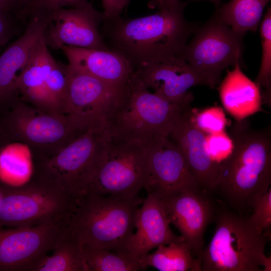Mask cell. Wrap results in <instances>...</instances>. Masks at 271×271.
Here are the masks:
<instances>
[{
    "label": "cell",
    "mask_w": 271,
    "mask_h": 271,
    "mask_svg": "<svg viewBox=\"0 0 271 271\" xmlns=\"http://www.w3.org/2000/svg\"><path fill=\"white\" fill-rule=\"evenodd\" d=\"M170 224L163 201L154 194L148 193L138 210L136 232L126 244V254L139 259L160 245L183 241L172 230Z\"/></svg>",
    "instance_id": "ac0fdd59"
},
{
    "label": "cell",
    "mask_w": 271,
    "mask_h": 271,
    "mask_svg": "<svg viewBox=\"0 0 271 271\" xmlns=\"http://www.w3.org/2000/svg\"><path fill=\"white\" fill-rule=\"evenodd\" d=\"M16 18H18L14 17L12 12L0 8V47L18 33Z\"/></svg>",
    "instance_id": "d6a6232c"
},
{
    "label": "cell",
    "mask_w": 271,
    "mask_h": 271,
    "mask_svg": "<svg viewBox=\"0 0 271 271\" xmlns=\"http://www.w3.org/2000/svg\"><path fill=\"white\" fill-rule=\"evenodd\" d=\"M146 146L147 193L164 200L183 191L203 190L181 151L169 137H155Z\"/></svg>",
    "instance_id": "7c38bea8"
},
{
    "label": "cell",
    "mask_w": 271,
    "mask_h": 271,
    "mask_svg": "<svg viewBox=\"0 0 271 271\" xmlns=\"http://www.w3.org/2000/svg\"><path fill=\"white\" fill-rule=\"evenodd\" d=\"M54 61L44 36L34 47L16 81L17 91L22 95L23 100L49 113L54 112L46 89L45 81Z\"/></svg>",
    "instance_id": "44dd1931"
},
{
    "label": "cell",
    "mask_w": 271,
    "mask_h": 271,
    "mask_svg": "<svg viewBox=\"0 0 271 271\" xmlns=\"http://www.w3.org/2000/svg\"><path fill=\"white\" fill-rule=\"evenodd\" d=\"M103 14L106 19H113L120 16L126 6L124 0H101Z\"/></svg>",
    "instance_id": "836d02e7"
},
{
    "label": "cell",
    "mask_w": 271,
    "mask_h": 271,
    "mask_svg": "<svg viewBox=\"0 0 271 271\" xmlns=\"http://www.w3.org/2000/svg\"><path fill=\"white\" fill-rule=\"evenodd\" d=\"M126 5L127 6V4L129 3L130 0H124ZM155 3L157 4L158 6L159 7L160 9L164 8V6L163 5V3L162 2L161 0H154Z\"/></svg>",
    "instance_id": "f35d334b"
},
{
    "label": "cell",
    "mask_w": 271,
    "mask_h": 271,
    "mask_svg": "<svg viewBox=\"0 0 271 271\" xmlns=\"http://www.w3.org/2000/svg\"><path fill=\"white\" fill-rule=\"evenodd\" d=\"M67 225V222L61 221L0 226V271H34L40 259L52 251Z\"/></svg>",
    "instance_id": "8fae6325"
},
{
    "label": "cell",
    "mask_w": 271,
    "mask_h": 271,
    "mask_svg": "<svg viewBox=\"0 0 271 271\" xmlns=\"http://www.w3.org/2000/svg\"><path fill=\"white\" fill-rule=\"evenodd\" d=\"M143 201L139 195L122 198L87 192L77 198L67 229L82 246L127 255L126 245L133 233Z\"/></svg>",
    "instance_id": "3957f363"
},
{
    "label": "cell",
    "mask_w": 271,
    "mask_h": 271,
    "mask_svg": "<svg viewBox=\"0 0 271 271\" xmlns=\"http://www.w3.org/2000/svg\"><path fill=\"white\" fill-rule=\"evenodd\" d=\"M71 70L95 77L109 85L124 88L133 69L122 56L111 50L86 49L63 46L60 49Z\"/></svg>",
    "instance_id": "ffe728a7"
},
{
    "label": "cell",
    "mask_w": 271,
    "mask_h": 271,
    "mask_svg": "<svg viewBox=\"0 0 271 271\" xmlns=\"http://www.w3.org/2000/svg\"><path fill=\"white\" fill-rule=\"evenodd\" d=\"M6 108L0 120V141L26 144L35 162L55 154L90 128L71 115L45 112L19 98Z\"/></svg>",
    "instance_id": "277c9868"
},
{
    "label": "cell",
    "mask_w": 271,
    "mask_h": 271,
    "mask_svg": "<svg viewBox=\"0 0 271 271\" xmlns=\"http://www.w3.org/2000/svg\"><path fill=\"white\" fill-rule=\"evenodd\" d=\"M262 57L260 69L254 81L259 87L262 103L271 107V9L264 15L260 25Z\"/></svg>",
    "instance_id": "83f0119b"
},
{
    "label": "cell",
    "mask_w": 271,
    "mask_h": 271,
    "mask_svg": "<svg viewBox=\"0 0 271 271\" xmlns=\"http://www.w3.org/2000/svg\"><path fill=\"white\" fill-rule=\"evenodd\" d=\"M107 133L90 127L55 154L34 165V175L59 185L76 198L83 195L103 157Z\"/></svg>",
    "instance_id": "ba28073f"
},
{
    "label": "cell",
    "mask_w": 271,
    "mask_h": 271,
    "mask_svg": "<svg viewBox=\"0 0 271 271\" xmlns=\"http://www.w3.org/2000/svg\"><path fill=\"white\" fill-rule=\"evenodd\" d=\"M270 1L231 0L218 7L213 16L243 37L246 32H255L257 29L263 10Z\"/></svg>",
    "instance_id": "cb8c5ba5"
},
{
    "label": "cell",
    "mask_w": 271,
    "mask_h": 271,
    "mask_svg": "<svg viewBox=\"0 0 271 271\" xmlns=\"http://www.w3.org/2000/svg\"><path fill=\"white\" fill-rule=\"evenodd\" d=\"M77 200L59 185L33 175L24 185L0 188V226L68 222Z\"/></svg>",
    "instance_id": "52a82bcc"
},
{
    "label": "cell",
    "mask_w": 271,
    "mask_h": 271,
    "mask_svg": "<svg viewBox=\"0 0 271 271\" xmlns=\"http://www.w3.org/2000/svg\"><path fill=\"white\" fill-rule=\"evenodd\" d=\"M165 8L172 10H184L187 3L181 0H161Z\"/></svg>",
    "instance_id": "e575fe53"
},
{
    "label": "cell",
    "mask_w": 271,
    "mask_h": 271,
    "mask_svg": "<svg viewBox=\"0 0 271 271\" xmlns=\"http://www.w3.org/2000/svg\"><path fill=\"white\" fill-rule=\"evenodd\" d=\"M208 193L185 191L162 200L170 224L178 229L197 258L205 247V231L217 212Z\"/></svg>",
    "instance_id": "2e32d148"
},
{
    "label": "cell",
    "mask_w": 271,
    "mask_h": 271,
    "mask_svg": "<svg viewBox=\"0 0 271 271\" xmlns=\"http://www.w3.org/2000/svg\"><path fill=\"white\" fill-rule=\"evenodd\" d=\"M190 105L170 102L130 79L106 121L105 130L109 136L147 145L155 137H169Z\"/></svg>",
    "instance_id": "5b68a950"
},
{
    "label": "cell",
    "mask_w": 271,
    "mask_h": 271,
    "mask_svg": "<svg viewBox=\"0 0 271 271\" xmlns=\"http://www.w3.org/2000/svg\"><path fill=\"white\" fill-rule=\"evenodd\" d=\"M0 8L10 12L14 11L17 12L18 10L12 0H0Z\"/></svg>",
    "instance_id": "d590c367"
},
{
    "label": "cell",
    "mask_w": 271,
    "mask_h": 271,
    "mask_svg": "<svg viewBox=\"0 0 271 271\" xmlns=\"http://www.w3.org/2000/svg\"><path fill=\"white\" fill-rule=\"evenodd\" d=\"M16 5L18 11L22 9L28 3L29 0H12Z\"/></svg>",
    "instance_id": "8d00e7d4"
},
{
    "label": "cell",
    "mask_w": 271,
    "mask_h": 271,
    "mask_svg": "<svg viewBox=\"0 0 271 271\" xmlns=\"http://www.w3.org/2000/svg\"><path fill=\"white\" fill-rule=\"evenodd\" d=\"M206 148L211 159L220 164L232 153L233 143L225 131L206 136Z\"/></svg>",
    "instance_id": "4dcf8cb0"
},
{
    "label": "cell",
    "mask_w": 271,
    "mask_h": 271,
    "mask_svg": "<svg viewBox=\"0 0 271 271\" xmlns=\"http://www.w3.org/2000/svg\"><path fill=\"white\" fill-rule=\"evenodd\" d=\"M253 213L248 216L251 225L260 233L271 226V189L256 201Z\"/></svg>",
    "instance_id": "1f68e13d"
},
{
    "label": "cell",
    "mask_w": 271,
    "mask_h": 271,
    "mask_svg": "<svg viewBox=\"0 0 271 271\" xmlns=\"http://www.w3.org/2000/svg\"><path fill=\"white\" fill-rule=\"evenodd\" d=\"M28 20L24 33L0 54V107L8 106L19 98L16 88L17 72L26 65L50 21L38 17Z\"/></svg>",
    "instance_id": "d6986e66"
},
{
    "label": "cell",
    "mask_w": 271,
    "mask_h": 271,
    "mask_svg": "<svg viewBox=\"0 0 271 271\" xmlns=\"http://www.w3.org/2000/svg\"><path fill=\"white\" fill-rule=\"evenodd\" d=\"M34 172L32 151L21 142L6 144L0 151V180L7 186L19 187L30 181Z\"/></svg>",
    "instance_id": "603a6c76"
},
{
    "label": "cell",
    "mask_w": 271,
    "mask_h": 271,
    "mask_svg": "<svg viewBox=\"0 0 271 271\" xmlns=\"http://www.w3.org/2000/svg\"><path fill=\"white\" fill-rule=\"evenodd\" d=\"M191 118L197 128L208 134L224 131L227 123L223 110L218 106L197 112L192 109Z\"/></svg>",
    "instance_id": "f546056e"
},
{
    "label": "cell",
    "mask_w": 271,
    "mask_h": 271,
    "mask_svg": "<svg viewBox=\"0 0 271 271\" xmlns=\"http://www.w3.org/2000/svg\"><path fill=\"white\" fill-rule=\"evenodd\" d=\"M83 251L89 271H138L139 259L106 248L83 245Z\"/></svg>",
    "instance_id": "4316f807"
},
{
    "label": "cell",
    "mask_w": 271,
    "mask_h": 271,
    "mask_svg": "<svg viewBox=\"0 0 271 271\" xmlns=\"http://www.w3.org/2000/svg\"><path fill=\"white\" fill-rule=\"evenodd\" d=\"M243 37L213 16L197 30L183 58L193 68L220 84L222 72L240 62Z\"/></svg>",
    "instance_id": "30bf717a"
},
{
    "label": "cell",
    "mask_w": 271,
    "mask_h": 271,
    "mask_svg": "<svg viewBox=\"0 0 271 271\" xmlns=\"http://www.w3.org/2000/svg\"><path fill=\"white\" fill-rule=\"evenodd\" d=\"M210 1V2H212V3H213L214 4V5L217 7V8L220 6L221 1V0H190L189 1L190 2V1H192V2H198V1Z\"/></svg>",
    "instance_id": "74e56055"
},
{
    "label": "cell",
    "mask_w": 271,
    "mask_h": 271,
    "mask_svg": "<svg viewBox=\"0 0 271 271\" xmlns=\"http://www.w3.org/2000/svg\"><path fill=\"white\" fill-rule=\"evenodd\" d=\"M64 112L90 127L104 129L106 121L126 87L118 88L88 74L70 69ZM105 130V129H104Z\"/></svg>",
    "instance_id": "4fadbf2b"
},
{
    "label": "cell",
    "mask_w": 271,
    "mask_h": 271,
    "mask_svg": "<svg viewBox=\"0 0 271 271\" xmlns=\"http://www.w3.org/2000/svg\"><path fill=\"white\" fill-rule=\"evenodd\" d=\"M214 233L198 259L201 271H262L267 242L248 216L228 209L215 214Z\"/></svg>",
    "instance_id": "8992f818"
},
{
    "label": "cell",
    "mask_w": 271,
    "mask_h": 271,
    "mask_svg": "<svg viewBox=\"0 0 271 271\" xmlns=\"http://www.w3.org/2000/svg\"><path fill=\"white\" fill-rule=\"evenodd\" d=\"M240 62L227 74L220 83L218 91L220 101L225 110L236 120H241L262 110L260 89L241 71Z\"/></svg>",
    "instance_id": "7402d4cb"
},
{
    "label": "cell",
    "mask_w": 271,
    "mask_h": 271,
    "mask_svg": "<svg viewBox=\"0 0 271 271\" xmlns=\"http://www.w3.org/2000/svg\"><path fill=\"white\" fill-rule=\"evenodd\" d=\"M105 18L91 4L83 8H63L51 17L44 34L47 47L63 46L110 50L99 30Z\"/></svg>",
    "instance_id": "9a60e30c"
},
{
    "label": "cell",
    "mask_w": 271,
    "mask_h": 271,
    "mask_svg": "<svg viewBox=\"0 0 271 271\" xmlns=\"http://www.w3.org/2000/svg\"><path fill=\"white\" fill-rule=\"evenodd\" d=\"M190 105L182 111L169 137L183 153L188 167L201 189L215 191L219 165L210 158L206 148V136L192 120Z\"/></svg>",
    "instance_id": "e0dca14e"
},
{
    "label": "cell",
    "mask_w": 271,
    "mask_h": 271,
    "mask_svg": "<svg viewBox=\"0 0 271 271\" xmlns=\"http://www.w3.org/2000/svg\"><path fill=\"white\" fill-rule=\"evenodd\" d=\"M229 133L233 149L219 165L215 191L233 211L244 215L270 188V127L253 129L244 119L236 120Z\"/></svg>",
    "instance_id": "7a4b0ae2"
},
{
    "label": "cell",
    "mask_w": 271,
    "mask_h": 271,
    "mask_svg": "<svg viewBox=\"0 0 271 271\" xmlns=\"http://www.w3.org/2000/svg\"><path fill=\"white\" fill-rule=\"evenodd\" d=\"M91 4L88 0H29L27 5L18 11L19 18L33 17L51 18L57 11L63 8H83Z\"/></svg>",
    "instance_id": "f1b7e54d"
},
{
    "label": "cell",
    "mask_w": 271,
    "mask_h": 271,
    "mask_svg": "<svg viewBox=\"0 0 271 271\" xmlns=\"http://www.w3.org/2000/svg\"><path fill=\"white\" fill-rule=\"evenodd\" d=\"M142 270L152 266L160 271H200L198 258L184 241L158 246L139 258Z\"/></svg>",
    "instance_id": "484cf974"
},
{
    "label": "cell",
    "mask_w": 271,
    "mask_h": 271,
    "mask_svg": "<svg viewBox=\"0 0 271 271\" xmlns=\"http://www.w3.org/2000/svg\"><path fill=\"white\" fill-rule=\"evenodd\" d=\"M130 79L161 97L181 105H190L192 87L204 85L211 88L219 83L199 72L184 59L141 66L133 70Z\"/></svg>",
    "instance_id": "5bb4252c"
},
{
    "label": "cell",
    "mask_w": 271,
    "mask_h": 271,
    "mask_svg": "<svg viewBox=\"0 0 271 271\" xmlns=\"http://www.w3.org/2000/svg\"><path fill=\"white\" fill-rule=\"evenodd\" d=\"M160 10L134 19L105 18L102 22L101 34L107 46L124 57L133 70L183 58L188 38L196 31L184 18V10Z\"/></svg>",
    "instance_id": "6da1fadb"
},
{
    "label": "cell",
    "mask_w": 271,
    "mask_h": 271,
    "mask_svg": "<svg viewBox=\"0 0 271 271\" xmlns=\"http://www.w3.org/2000/svg\"><path fill=\"white\" fill-rule=\"evenodd\" d=\"M147 178L146 145L107 134L103 157L85 193L134 197L144 188Z\"/></svg>",
    "instance_id": "9c48e42d"
},
{
    "label": "cell",
    "mask_w": 271,
    "mask_h": 271,
    "mask_svg": "<svg viewBox=\"0 0 271 271\" xmlns=\"http://www.w3.org/2000/svg\"><path fill=\"white\" fill-rule=\"evenodd\" d=\"M52 251L40 259L34 271H89L83 246L67 227Z\"/></svg>",
    "instance_id": "d4e9b609"
}]
</instances>
